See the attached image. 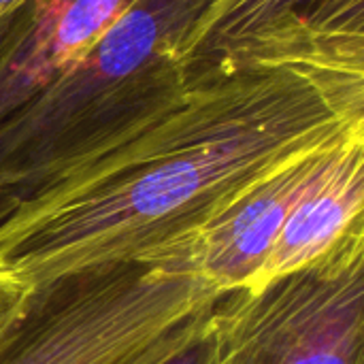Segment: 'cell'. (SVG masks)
I'll list each match as a JSON object with an SVG mask.
<instances>
[{
  "instance_id": "cell-1",
  "label": "cell",
  "mask_w": 364,
  "mask_h": 364,
  "mask_svg": "<svg viewBox=\"0 0 364 364\" xmlns=\"http://www.w3.org/2000/svg\"><path fill=\"white\" fill-rule=\"evenodd\" d=\"M162 119L15 203L0 275L28 288L151 260L292 158L364 130V75L230 58L190 77Z\"/></svg>"
},
{
  "instance_id": "cell-2",
  "label": "cell",
  "mask_w": 364,
  "mask_h": 364,
  "mask_svg": "<svg viewBox=\"0 0 364 364\" xmlns=\"http://www.w3.org/2000/svg\"><path fill=\"white\" fill-rule=\"evenodd\" d=\"M211 0H132L92 49L0 124V188L21 200L130 141L186 94L179 49Z\"/></svg>"
},
{
  "instance_id": "cell-3",
  "label": "cell",
  "mask_w": 364,
  "mask_h": 364,
  "mask_svg": "<svg viewBox=\"0 0 364 364\" xmlns=\"http://www.w3.org/2000/svg\"><path fill=\"white\" fill-rule=\"evenodd\" d=\"M215 299L175 258L83 267L28 290L0 364H147Z\"/></svg>"
},
{
  "instance_id": "cell-4",
  "label": "cell",
  "mask_w": 364,
  "mask_h": 364,
  "mask_svg": "<svg viewBox=\"0 0 364 364\" xmlns=\"http://www.w3.org/2000/svg\"><path fill=\"white\" fill-rule=\"evenodd\" d=\"M213 364H364V224L311 264L220 294Z\"/></svg>"
},
{
  "instance_id": "cell-5",
  "label": "cell",
  "mask_w": 364,
  "mask_h": 364,
  "mask_svg": "<svg viewBox=\"0 0 364 364\" xmlns=\"http://www.w3.org/2000/svg\"><path fill=\"white\" fill-rule=\"evenodd\" d=\"M346 139L282 164L228 203L190 239L151 260H179L215 294L256 286L292 207Z\"/></svg>"
},
{
  "instance_id": "cell-6",
  "label": "cell",
  "mask_w": 364,
  "mask_h": 364,
  "mask_svg": "<svg viewBox=\"0 0 364 364\" xmlns=\"http://www.w3.org/2000/svg\"><path fill=\"white\" fill-rule=\"evenodd\" d=\"M132 0H26L0 21V124L77 64Z\"/></svg>"
},
{
  "instance_id": "cell-7",
  "label": "cell",
  "mask_w": 364,
  "mask_h": 364,
  "mask_svg": "<svg viewBox=\"0 0 364 364\" xmlns=\"http://www.w3.org/2000/svg\"><path fill=\"white\" fill-rule=\"evenodd\" d=\"M364 224V130L350 134L292 207L258 284L303 269Z\"/></svg>"
},
{
  "instance_id": "cell-8",
  "label": "cell",
  "mask_w": 364,
  "mask_h": 364,
  "mask_svg": "<svg viewBox=\"0 0 364 364\" xmlns=\"http://www.w3.org/2000/svg\"><path fill=\"white\" fill-rule=\"evenodd\" d=\"M354 2L364 0H211L179 49L186 81L292 21L322 17Z\"/></svg>"
},
{
  "instance_id": "cell-9",
  "label": "cell",
  "mask_w": 364,
  "mask_h": 364,
  "mask_svg": "<svg viewBox=\"0 0 364 364\" xmlns=\"http://www.w3.org/2000/svg\"><path fill=\"white\" fill-rule=\"evenodd\" d=\"M213 303L196 318V322L177 341H173L147 364H213V337L209 326V314Z\"/></svg>"
},
{
  "instance_id": "cell-10",
  "label": "cell",
  "mask_w": 364,
  "mask_h": 364,
  "mask_svg": "<svg viewBox=\"0 0 364 364\" xmlns=\"http://www.w3.org/2000/svg\"><path fill=\"white\" fill-rule=\"evenodd\" d=\"M28 290H30L28 286L0 275V339L4 337V333L11 328V324L19 316V311L26 303Z\"/></svg>"
},
{
  "instance_id": "cell-11",
  "label": "cell",
  "mask_w": 364,
  "mask_h": 364,
  "mask_svg": "<svg viewBox=\"0 0 364 364\" xmlns=\"http://www.w3.org/2000/svg\"><path fill=\"white\" fill-rule=\"evenodd\" d=\"M15 207V198L6 192V190H2L0 188V222L11 213V209Z\"/></svg>"
},
{
  "instance_id": "cell-12",
  "label": "cell",
  "mask_w": 364,
  "mask_h": 364,
  "mask_svg": "<svg viewBox=\"0 0 364 364\" xmlns=\"http://www.w3.org/2000/svg\"><path fill=\"white\" fill-rule=\"evenodd\" d=\"M26 0H0V21L9 15V13H13L19 4H23Z\"/></svg>"
}]
</instances>
